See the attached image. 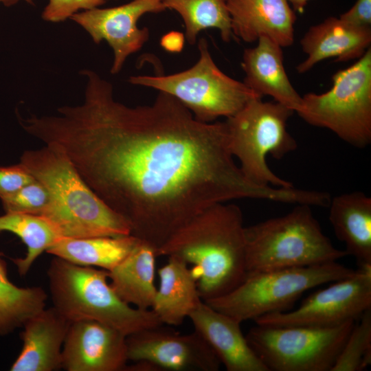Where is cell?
<instances>
[{
  "label": "cell",
  "instance_id": "1",
  "mask_svg": "<svg viewBox=\"0 0 371 371\" xmlns=\"http://www.w3.org/2000/svg\"><path fill=\"white\" fill-rule=\"evenodd\" d=\"M83 101L52 115L31 114L24 129L58 146L89 187L159 249L208 207L240 199L283 202L285 189L249 181L235 164L225 122H202L170 95L129 106L90 69Z\"/></svg>",
  "mask_w": 371,
  "mask_h": 371
},
{
  "label": "cell",
  "instance_id": "2",
  "mask_svg": "<svg viewBox=\"0 0 371 371\" xmlns=\"http://www.w3.org/2000/svg\"><path fill=\"white\" fill-rule=\"evenodd\" d=\"M157 256H177L189 265L202 300L221 297L246 276L245 226L240 208L218 203L175 232Z\"/></svg>",
  "mask_w": 371,
  "mask_h": 371
},
{
  "label": "cell",
  "instance_id": "3",
  "mask_svg": "<svg viewBox=\"0 0 371 371\" xmlns=\"http://www.w3.org/2000/svg\"><path fill=\"white\" fill-rule=\"evenodd\" d=\"M20 163L48 190L50 204L43 216L60 238L131 234L128 223L89 187L56 145L25 150Z\"/></svg>",
  "mask_w": 371,
  "mask_h": 371
},
{
  "label": "cell",
  "instance_id": "4",
  "mask_svg": "<svg viewBox=\"0 0 371 371\" xmlns=\"http://www.w3.org/2000/svg\"><path fill=\"white\" fill-rule=\"evenodd\" d=\"M109 271L75 265L55 257L47 275L53 306L71 322L96 321L126 336L163 325L151 309L123 301L110 284Z\"/></svg>",
  "mask_w": 371,
  "mask_h": 371
},
{
  "label": "cell",
  "instance_id": "5",
  "mask_svg": "<svg viewBox=\"0 0 371 371\" xmlns=\"http://www.w3.org/2000/svg\"><path fill=\"white\" fill-rule=\"evenodd\" d=\"M311 206L245 227L246 273L319 265L347 256L323 233Z\"/></svg>",
  "mask_w": 371,
  "mask_h": 371
},
{
  "label": "cell",
  "instance_id": "6",
  "mask_svg": "<svg viewBox=\"0 0 371 371\" xmlns=\"http://www.w3.org/2000/svg\"><path fill=\"white\" fill-rule=\"evenodd\" d=\"M293 113L279 102H265L256 97L227 118L230 152L251 182L263 187H294L291 182L277 176L266 160L269 155L280 159L297 148L287 129V122Z\"/></svg>",
  "mask_w": 371,
  "mask_h": 371
},
{
  "label": "cell",
  "instance_id": "7",
  "mask_svg": "<svg viewBox=\"0 0 371 371\" xmlns=\"http://www.w3.org/2000/svg\"><path fill=\"white\" fill-rule=\"evenodd\" d=\"M354 272L336 261L248 273L229 293L204 302L242 323L286 311L305 291Z\"/></svg>",
  "mask_w": 371,
  "mask_h": 371
},
{
  "label": "cell",
  "instance_id": "8",
  "mask_svg": "<svg viewBox=\"0 0 371 371\" xmlns=\"http://www.w3.org/2000/svg\"><path fill=\"white\" fill-rule=\"evenodd\" d=\"M332 87L302 96L296 112L306 123L327 128L348 144L363 148L371 142V48L352 65L332 77Z\"/></svg>",
  "mask_w": 371,
  "mask_h": 371
},
{
  "label": "cell",
  "instance_id": "9",
  "mask_svg": "<svg viewBox=\"0 0 371 371\" xmlns=\"http://www.w3.org/2000/svg\"><path fill=\"white\" fill-rule=\"evenodd\" d=\"M200 57L191 68L168 76H134L133 85L151 87L177 99L202 122L229 118L259 97L244 82L224 74L214 62L205 38L198 43Z\"/></svg>",
  "mask_w": 371,
  "mask_h": 371
},
{
  "label": "cell",
  "instance_id": "10",
  "mask_svg": "<svg viewBox=\"0 0 371 371\" xmlns=\"http://www.w3.org/2000/svg\"><path fill=\"white\" fill-rule=\"evenodd\" d=\"M355 322L333 327L256 324L245 337L268 371H331Z\"/></svg>",
  "mask_w": 371,
  "mask_h": 371
},
{
  "label": "cell",
  "instance_id": "11",
  "mask_svg": "<svg viewBox=\"0 0 371 371\" xmlns=\"http://www.w3.org/2000/svg\"><path fill=\"white\" fill-rule=\"evenodd\" d=\"M311 293L295 310L259 317L258 325L333 327L357 321L371 308V265L358 266L350 276Z\"/></svg>",
  "mask_w": 371,
  "mask_h": 371
},
{
  "label": "cell",
  "instance_id": "12",
  "mask_svg": "<svg viewBox=\"0 0 371 371\" xmlns=\"http://www.w3.org/2000/svg\"><path fill=\"white\" fill-rule=\"evenodd\" d=\"M125 371H218L221 363L196 332L180 334L151 327L126 337Z\"/></svg>",
  "mask_w": 371,
  "mask_h": 371
},
{
  "label": "cell",
  "instance_id": "13",
  "mask_svg": "<svg viewBox=\"0 0 371 371\" xmlns=\"http://www.w3.org/2000/svg\"><path fill=\"white\" fill-rule=\"evenodd\" d=\"M165 9L162 0H132L116 7L78 12L70 19L82 27L95 43H108L114 56L111 72L116 74L127 57L140 49L148 39V30L137 27L139 19L145 14L158 13Z\"/></svg>",
  "mask_w": 371,
  "mask_h": 371
},
{
  "label": "cell",
  "instance_id": "14",
  "mask_svg": "<svg viewBox=\"0 0 371 371\" xmlns=\"http://www.w3.org/2000/svg\"><path fill=\"white\" fill-rule=\"evenodd\" d=\"M126 337L117 329L91 320L71 322L62 350L66 371H125Z\"/></svg>",
  "mask_w": 371,
  "mask_h": 371
},
{
  "label": "cell",
  "instance_id": "15",
  "mask_svg": "<svg viewBox=\"0 0 371 371\" xmlns=\"http://www.w3.org/2000/svg\"><path fill=\"white\" fill-rule=\"evenodd\" d=\"M188 318L227 371H268L249 346L240 322L203 300Z\"/></svg>",
  "mask_w": 371,
  "mask_h": 371
},
{
  "label": "cell",
  "instance_id": "16",
  "mask_svg": "<svg viewBox=\"0 0 371 371\" xmlns=\"http://www.w3.org/2000/svg\"><path fill=\"white\" fill-rule=\"evenodd\" d=\"M71 322L54 306L44 308L22 326L23 346L10 371H57L62 369V350Z\"/></svg>",
  "mask_w": 371,
  "mask_h": 371
},
{
  "label": "cell",
  "instance_id": "17",
  "mask_svg": "<svg viewBox=\"0 0 371 371\" xmlns=\"http://www.w3.org/2000/svg\"><path fill=\"white\" fill-rule=\"evenodd\" d=\"M232 33L246 43L267 37L282 47L294 42L295 11L288 0H226Z\"/></svg>",
  "mask_w": 371,
  "mask_h": 371
},
{
  "label": "cell",
  "instance_id": "18",
  "mask_svg": "<svg viewBox=\"0 0 371 371\" xmlns=\"http://www.w3.org/2000/svg\"><path fill=\"white\" fill-rule=\"evenodd\" d=\"M371 28L359 27L339 18L328 17L312 25L300 40L306 58L297 67L299 74L311 70L323 60L335 58V62L359 58L370 47Z\"/></svg>",
  "mask_w": 371,
  "mask_h": 371
},
{
  "label": "cell",
  "instance_id": "19",
  "mask_svg": "<svg viewBox=\"0 0 371 371\" xmlns=\"http://www.w3.org/2000/svg\"><path fill=\"white\" fill-rule=\"evenodd\" d=\"M282 47L267 37L245 49L241 63L245 74L244 83L260 97L269 95L294 112L302 103V96L293 87L283 63Z\"/></svg>",
  "mask_w": 371,
  "mask_h": 371
},
{
  "label": "cell",
  "instance_id": "20",
  "mask_svg": "<svg viewBox=\"0 0 371 371\" xmlns=\"http://www.w3.org/2000/svg\"><path fill=\"white\" fill-rule=\"evenodd\" d=\"M329 221L347 255L357 265H371V198L355 191L330 199Z\"/></svg>",
  "mask_w": 371,
  "mask_h": 371
},
{
  "label": "cell",
  "instance_id": "21",
  "mask_svg": "<svg viewBox=\"0 0 371 371\" xmlns=\"http://www.w3.org/2000/svg\"><path fill=\"white\" fill-rule=\"evenodd\" d=\"M158 271L159 284L151 310L162 324L180 326L202 300L189 265L177 256H168Z\"/></svg>",
  "mask_w": 371,
  "mask_h": 371
},
{
  "label": "cell",
  "instance_id": "22",
  "mask_svg": "<svg viewBox=\"0 0 371 371\" xmlns=\"http://www.w3.org/2000/svg\"><path fill=\"white\" fill-rule=\"evenodd\" d=\"M156 250L139 240L130 254L109 271V282L126 303L139 309H151L157 286L155 284Z\"/></svg>",
  "mask_w": 371,
  "mask_h": 371
},
{
  "label": "cell",
  "instance_id": "23",
  "mask_svg": "<svg viewBox=\"0 0 371 371\" xmlns=\"http://www.w3.org/2000/svg\"><path fill=\"white\" fill-rule=\"evenodd\" d=\"M138 241L139 239L131 234L60 238L46 252L75 265L110 271L130 254Z\"/></svg>",
  "mask_w": 371,
  "mask_h": 371
},
{
  "label": "cell",
  "instance_id": "24",
  "mask_svg": "<svg viewBox=\"0 0 371 371\" xmlns=\"http://www.w3.org/2000/svg\"><path fill=\"white\" fill-rule=\"evenodd\" d=\"M47 295L41 286L20 287L8 278L7 264L0 254V337L22 328L46 307Z\"/></svg>",
  "mask_w": 371,
  "mask_h": 371
},
{
  "label": "cell",
  "instance_id": "25",
  "mask_svg": "<svg viewBox=\"0 0 371 371\" xmlns=\"http://www.w3.org/2000/svg\"><path fill=\"white\" fill-rule=\"evenodd\" d=\"M1 232L15 234L27 247L23 258L11 259L21 276H26L36 260L60 238L45 218L24 213L5 212L0 216Z\"/></svg>",
  "mask_w": 371,
  "mask_h": 371
},
{
  "label": "cell",
  "instance_id": "26",
  "mask_svg": "<svg viewBox=\"0 0 371 371\" xmlns=\"http://www.w3.org/2000/svg\"><path fill=\"white\" fill-rule=\"evenodd\" d=\"M165 8L177 12L186 27L190 44L196 42L199 33L207 28H216L223 41L229 42L233 34L226 0H162Z\"/></svg>",
  "mask_w": 371,
  "mask_h": 371
},
{
  "label": "cell",
  "instance_id": "27",
  "mask_svg": "<svg viewBox=\"0 0 371 371\" xmlns=\"http://www.w3.org/2000/svg\"><path fill=\"white\" fill-rule=\"evenodd\" d=\"M331 371H362L371 363V308L357 319Z\"/></svg>",
  "mask_w": 371,
  "mask_h": 371
},
{
  "label": "cell",
  "instance_id": "28",
  "mask_svg": "<svg viewBox=\"0 0 371 371\" xmlns=\"http://www.w3.org/2000/svg\"><path fill=\"white\" fill-rule=\"evenodd\" d=\"M5 212L24 213L43 216L50 204L47 188L34 179L15 193L1 199Z\"/></svg>",
  "mask_w": 371,
  "mask_h": 371
},
{
  "label": "cell",
  "instance_id": "29",
  "mask_svg": "<svg viewBox=\"0 0 371 371\" xmlns=\"http://www.w3.org/2000/svg\"><path fill=\"white\" fill-rule=\"evenodd\" d=\"M107 0H49L42 12V19L49 22H61L70 19L80 10H90Z\"/></svg>",
  "mask_w": 371,
  "mask_h": 371
},
{
  "label": "cell",
  "instance_id": "30",
  "mask_svg": "<svg viewBox=\"0 0 371 371\" xmlns=\"http://www.w3.org/2000/svg\"><path fill=\"white\" fill-rule=\"evenodd\" d=\"M34 180L20 162L10 166H0V199L15 193Z\"/></svg>",
  "mask_w": 371,
  "mask_h": 371
},
{
  "label": "cell",
  "instance_id": "31",
  "mask_svg": "<svg viewBox=\"0 0 371 371\" xmlns=\"http://www.w3.org/2000/svg\"><path fill=\"white\" fill-rule=\"evenodd\" d=\"M339 18L356 27L371 28V0H357Z\"/></svg>",
  "mask_w": 371,
  "mask_h": 371
},
{
  "label": "cell",
  "instance_id": "32",
  "mask_svg": "<svg viewBox=\"0 0 371 371\" xmlns=\"http://www.w3.org/2000/svg\"><path fill=\"white\" fill-rule=\"evenodd\" d=\"M183 42V35L181 33L172 32L162 37L161 44L168 51L178 52L181 50Z\"/></svg>",
  "mask_w": 371,
  "mask_h": 371
},
{
  "label": "cell",
  "instance_id": "33",
  "mask_svg": "<svg viewBox=\"0 0 371 371\" xmlns=\"http://www.w3.org/2000/svg\"><path fill=\"white\" fill-rule=\"evenodd\" d=\"M289 3L291 4L292 8L294 11H297L300 13L304 12L305 5L310 0H288Z\"/></svg>",
  "mask_w": 371,
  "mask_h": 371
},
{
  "label": "cell",
  "instance_id": "34",
  "mask_svg": "<svg viewBox=\"0 0 371 371\" xmlns=\"http://www.w3.org/2000/svg\"><path fill=\"white\" fill-rule=\"evenodd\" d=\"M19 1H24L30 4L33 3V0H0V3L5 6H10L18 3Z\"/></svg>",
  "mask_w": 371,
  "mask_h": 371
}]
</instances>
